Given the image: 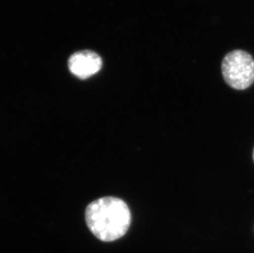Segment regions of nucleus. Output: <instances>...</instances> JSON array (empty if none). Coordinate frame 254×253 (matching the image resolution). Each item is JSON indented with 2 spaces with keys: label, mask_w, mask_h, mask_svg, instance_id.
Segmentation results:
<instances>
[{
  "label": "nucleus",
  "mask_w": 254,
  "mask_h": 253,
  "mask_svg": "<svg viewBox=\"0 0 254 253\" xmlns=\"http://www.w3.org/2000/svg\"><path fill=\"white\" fill-rule=\"evenodd\" d=\"M131 218L127 204L113 196L97 199L86 207L87 227L101 241L113 242L125 236Z\"/></svg>",
  "instance_id": "1"
},
{
  "label": "nucleus",
  "mask_w": 254,
  "mask_h": 253,
  "mask_svg": "<svg viewBox=\"0 0 254 253\" xmlns=\"http://www.w3.org/2000/svg\"><path fill=\"white\" fill-rule=\"evenodd\" d=\"M221 71L229 86L245 90L254 83V60L245 51H232L222 61Z\"/></svg>",
  "instance_id": "2"
},
{
  "label": "nucleus",
  "mask_w": 254,
  "mask_h": 253,
  "mask_svg": "<svg viewBox=\"0 0 254 253\" xmlns=\"http://www.w3.org/2000/svg\"><path fill=\"white\" fill-rule=\"evenodd\" d=\"M70 72L79 79L85 80L96 74L102 67L100 55L91 51H78L68 60Z\"/></svg>",
  "instance_id": "3"
},
{
  "label": "nucleus",
  "mask_w": 254,
  "mask_h": 253,
  "mask_svg": "<svg viewBox=\"0 0 254 253\" xmlns=\"http://www.w3.org/2000/svg\"><path fill=\"white\" fill-rule=\"evenodd\" d=\"M253 158H254V152H253Z\"/></svg>",
  "instance_id": "4"
}]
</instances>
